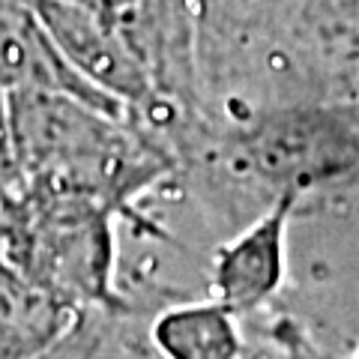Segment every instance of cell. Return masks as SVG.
<instances>
[{"instance_id": "2", "label": "cell", "mask_w": 359, "mask_h": 359, "mask_svg": "<svg viewBox=\"0 0 359 359\" xmlns=\"http://www.w3.org/2000/svg\"><path fill=\"white\" fill-rule=\"evenodd\" d=\"M266 314L330 359L359 351V180L294 201L287 276Z\"/></svg>"}, {"instance_id": "7", "label": "cell", "mask_w": 359, "mask_h": 359, "mask_svg": "<svg viewBox=\"0 0 359 359\" xmlns=\"http://www.w3.org/2000/svg\"><path fill=\"white\" fill-rule=\"evenodd\" d=\"M294 198L278 201L264 216L224 240L210 266V297L231 306L240 318L266 311L282 294L287 276V231Z\"/></svg>"}, {"instance_id": "11", "label": "cell", "mask_w": 359, "mask_h": 359, "mask_svg": "<svg viewBox=\"0 0 359 359\" xmlns=\"http://www.w3.org/2000/svg\"><path fill=\"white\" fill-rule=\"evenodd\" d=\"M351 359H359V351H356V353H353V356H351Z\"/></svg>"}, {"instance_id": "5", "label": "cell", "mask_w": 359, "mask_h": 359, "mask_svg": "<svg viewBox=\"0 0 359 359\" xmlns=\"http://www.w3.org/2000/svg\"><path fill=\"white\" fill-rule=\"evenodd\" d=\"M233 153L273 201L359 180V117L351 108L282 105L228 123Z\"/></svg>"}, {"instance_id": "1", "label": "cell", "mask_w": 359, "mask_h": 359, "mask_svg": "<svg viewBox=\"0 0 359 359\" xmlns=\"http://www.w3.org/2000/svg\"><path fill=\"white\" fill-rule=\"evenodd\" d=\"M13 120L25 192L126 210L174 168V156L138 117L72 93L18 90Z\"/></svg>"}, {"instance_id": "10", "label": "cell", "mask_w": 359, "mask_h": 359, "mask_svg": "<svg viewBox=\"0 0 359 359\" xmlns=\"http://www.w3.org/2000/svg\"><path fill=\"white\" fill-rule=\"evenodd\" d=\"M21 192H25V171H21V159H18L13 96L0 84V207L15 201Z\"/></svg>"}, {"instance_id": "4", "label": "cell", "mask_w": 359, "mask_h": 359, "mask_svg": "<svg viewBox=\"0 0 359 359\" xmlns=\"http://www.w3.org/2000/svg\"><path fill=\"white\" fill-rule=\"evenodd\" d=\"M309 0H192L198 108L245 123L273 108V54Z\"/></svg>"}, {"instance_id": "6", "label": "cell", "mask_w": 359, "mask_h": 359, "mask_svg": "<svg viewBox=\"0 0 359 359\" xmlns=\"http://www.w3.org/2000/svg\"><path fill=\"white\" fill-rule=\"evenodd\" d=\"M282 105H359V0H309L273 54Z\"/></svg>"}, {"instance_id": "9", "label": "cell", "mask_w": 359, "mask_h": 359, "mask_svg": "<svg viewBox=\"0 0 359 359\" xmlns=\"http://www.w3.org/2000/svg\"><path fill=\"white\" fill-rule=\"evenodd\" d=\"M81 318L0 255V359H33Z\"/></svg>"}, {"instance_id": "8", "label": "cell", "mask_w": 359, "mask_h": 359, "mask_svg": "<svg viewBox=\"0 0 359 359\" xmlns=\"http://www.w3.org/2000/svg\"><path fill=\"white\" fill-rule=\"evenodd\" d=\"M150 341L162 359H245L249 332L231 306L198 297L150 318Z\"/></svg>"}, {"instance_id": "3", "label": "cell", "mask_w": 359, "mask_h": 359, "mask_svg": "<svg viewBox=\"0 0 359 359\" xmlns=\"http://www.w3.org/2000/svg\"><path fill=\"white\" fill-rule=\"evenodd\" d=\"M0 255L78 311H126L117 297V212L21 192L0 207Z\"/></svg>"}]
</instances>
